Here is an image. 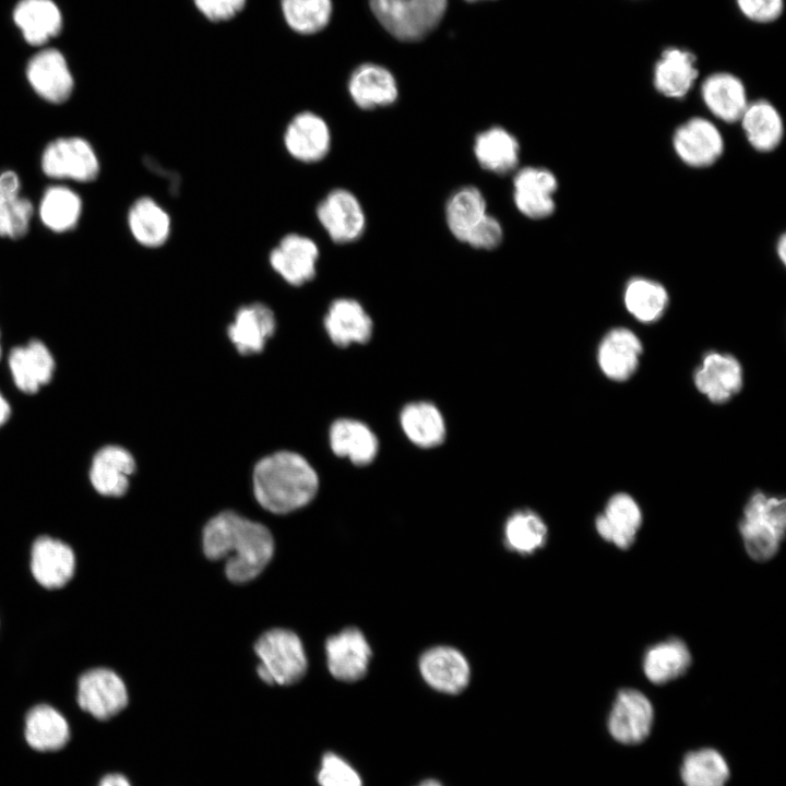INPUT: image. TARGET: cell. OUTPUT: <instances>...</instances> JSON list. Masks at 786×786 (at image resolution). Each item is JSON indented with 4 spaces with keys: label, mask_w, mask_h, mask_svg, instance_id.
<instances>
[{
    "label": "cell",
    "mask_w": 786,
    "mask_h": 786,
    "mask_svg": "<svg viewBox=\"0 0 786 786\" xmlns=\"http://www.w3.org/2000/svg\"><path fill=\"white\" fill-rule=\"evenodd\" d=\"M203 551L211 560H225L228 580L246 583L255 579L271 561L274 539L263 524L225 511L205 525Z\"/></svg>",
    "instance_id": "obj_1"
},
{
    "label": "cell",
    "mask_w": 786,
    "mask_h": 786,
    "mask_svg": "<svg viewBox=\"0 0 786 786\" xmlns=\"http://www.w3.org/2000/svg\"><path fill=\"white\" fill-rule=\"evenodd\" d=\"M253 489L262 508L275 514H285L313 500L319 478L300 454L281 451L258 462L253 471Z\"/></svg>",
    "instance_id": "obj_2"
},
{
    "label": "cell",
    "mask_w": 786,
    "mask_h": 786,
    "mask_svg": "<svg viewBox=\"0 0 786 786\" xmlns=\"http://www.w3.org/2000/svg\"><path fill=\"white\" fill-rule=\"evenodd\" d=\"M785 531V498L754 491L739 522V533L749 557L758 562L772 559L779 549Z\"/></svg>",
    "instance_id": "obj_3"
},
{
    "label": "cell",
    "mask_w": 786,
    "mask_h": 786,
    "mask_svg": "<svg viewBox=\"0 0 786 786\" xmlns=\"http://www.w3.org/2000/svg\"><path fill=\"white\" fill-rule=\"evenodd\" d=\"M260 658L257 672L269 684L289 686L306 674L307 657L299 636L290 630L272 629L254 644Z\"/></svg>",
    "instance_id": "obj_4"
},
{
    "label": "cell",
    "mask_w": 786,
    "mask_h": 786,
    "mask_svg": "<svg viewBox=\"0 0 786 786\" xmlns=\"http://www.w3.org/2000/svg\"><path fill=\"white\" fill-rule=\"evenodd\" d=\"M382 26L401 40H418L442 19L446 0H370Z\"/></svg>",
    "instance_id": "obj_5"
},
{
    "label": "cell",
    "mask_w": 786,
    "mask_h": 786,
    "mask_svg": "<svg viewBox=\"0 0 786 786\" xmlns=\"http://www.w3.org/2000/svg\"><path fill=\"white\" fill-rule=\"evenodd\" d=\"M40 166L49 178L71 179L79 182L94 181L100 168L93 146L80 136L51 141L41 154Z\"/></svg>",
    "instance_id": "obj_6"
},
{
    "label": "cell",
    "mask_w": 786,
    "mask_h": 786,
    "mask_svg": "<svg viewBox=\"0 0 786 786\" xmlns=\"http://www.w3.org/2000/svg\"><path fill=\"white\" fill-rule=\"evenodd\" d=\"M128 701L123 680L111 669L92 668L79 678L76 702L81 710L98 720L112 718L128 705Z\"/></svg>",
    "instance_id": "obj_7"
},
{
    "label": "cell",
    "mask_w": 786,
    "mask_h": 786,
    "mask_svg": "<svg viewBox=\"0 0 786 786\" xmlns=\"http://www.w3.org/2000/svg\"><path fill=\"white\" fill-rule=\"evenodd\" d=\"M321 227L335 243H350L366 229V214L358 198L346 189L330 191L317 205Z\"/></svg>",
    "instance_id": "obj_8"
},
{
    "label": "cell",
    "mask_w": 786,
    "mask_h": 786,
    "mask_svg": "<svg viewBox=\"0 0 786 786\" xmlns=\"http://www.w3.org/2000/svg\"><path fill=\"white\" fill-rule=\"evenodd\" d=\"M418 668L421 678L430 688L452 695L463 692L472 676L466 656L449 645L427 648L419 657Z\"/></svg>",
    "instance_id": "obj_9"
},
{
    "label": "cell",
    "mask_w": 786,
    "mask_h": 786,
    "mask_svg": "<svg viewBox=\"0 0 786 786\" xmlns=\"http://www.w3.org/2000/svg\"><path fill=\"white\" fill-rule=\"evenodd\" d=\"M654 708L648 698L635 689L618 692L608 716V730L620 743L642 742L651 731Z\"/></svg>",
    "instance_id": "obj_10"
},
{
    "label": "cell",
    "mask_w": 786,
    "mask_h": 786,
    "mask_svg": "<svg viewBox=\"0 0 786 786\" xmlns=\"http://www.w3.org/2000/svg\"><path fill=\"white\" fill-rule=\"evenodd\" d=\"M693 383L710 402L723 404L741 391L743 369L734 355L710 350L694 371Z\"/></svg>",
    "instance_id": "obj_11"
},
{
    "label": "cell",
    "mask_w": 786,
    "mask_h": 786,
    "mask_svg": "<svg viewBox=\"0 0 786 786\" xmlns=\"http://www.w3.org/2000/svg\"><path fill=\"white\" fill-rule=\"evenodd\" d=\"M325 653L330 674L345 682L362 679L368 672L372 657L367 638L354 627L345 628L330 636L325 642Z\"/></svg>",
    "instance_id": "obj_12"
},
{
    "label": "cell",
    "mask_w": 786,
    "mask_h": 786,
    "mask_svg": "<svg viewBox=\"0 0 786 786\" xmlns=\"http://www.w3.org/2000/svg\"><path fill=\"white\" fill-rule=\"evenodd\" d=\"M283 143L290 157L300 163L313 164L329 154L332 145L331 129L323 117L305 110L288 121Z\"/></svg>",
    "instance_id": "obj_13"
},
{
    "label": "cell",
    "mask_w": 786,
    "mask_h": 786,
    "mask_svg": "<svg viewBox=\"0 0 786 786\" xmlns=\"http://www.w3.org/2000/svg\"><path fill=\"white\" fill-rule=\"evenodd\" d=\"M319 255V247L312 238L290 233L273 247L269 262L285 282L301 286L315 276Z\"/></svg>",
    "instance_id": "obj_14"
},
{
    "label": "cell",
    "mask_w": 786,
    "mask_h": 786,
    "mask_svg": "<svg viewBox=\"0 0 786 786\" xmlns=\"http://www.w3.org/2000/svg\"><path fill=\"white\" fill-rule=\"evenodd\" d=\"M677 156L686 165L695 168L716 163L724 152V139L710 120L694 117L679 126L672 135Z\"/></svg>",
    "instance_id": "obj_15"
},
{
    "label": "cell",
    "mask_w": 786,
    "mask_h": 786,
    "mask_svg": "<svg viewBox=\"0 0 786 786\" xmlns=\"http://www.w3.org/2000/svg\"><path fill=\"white\" fill-rule=\"evenodd\" d=\"M557 189L558 180L549 169L523 167L513 178L514 204L528 218H546L555 212L553 195Z\"/></svg>",
    "instance_id": "obj_16"
},
{
    "label": "cell",
    "mask_w": 786,
    "mask_h": 786,
    "mask_svg": "<svg viewBox=\"0 0 786 786\" xmlns=\"http://www.w3.org/2000/svg\"><path fill=\"white\" fill-rule=\"evenodd\" d=\"M643 352L642 342L630 329L618 326L609 330L597 347V365L611 381L629 380L638 370Z\"/></svg>",
    "instance_id": "obj_17"
},
{
    "label": "cell",
    "mask_w": 786,
    "mask_h": 786,
    "mask_svg": "<svg viewBox=\"0 0 786 786\" xmlns=\"http://www.w3.org/2000/svg\"><path fill=\"white\" fill-rule=\"evenodd\" d=\"M29 569L40 586L58 590L72 579L75 571V555L62 540L40 536L32 545Z\"/></svg>",
    "instance_id": "obj_18"
},
{
    "label": "cell",
    "mask_w": 786,
    "mask_h": 786,
    "mask_svg": "<svg viewBox=\"0 0 786 786\" xmlns=\"http://www.w3.org/2000/svg\"><path fill=\"white\" fill-rule=\"evenodd\" d=\"M27 80L35 93L52 104H62L73 91V78L62 53L45 49L36 53L26 68Z\"/></svg>",
    "instance_id": "obj_19"
},
{
    "label": "cell",
    "mask_w": 786,
    "mask_h": 786,
    "mask_svg": "<svg viewBox=\"0 0 786 786\" xmlns=\"http://www.w3.org/2000/svg\"><path fill=\"white\" fill-rule=\"evenodd\" d=\"M642 511L636 500L627 492L612 495L595 519L598 535L620 549L634 543L642 525Z\"/></svg>",
    "instance_id": "obj_20"
},
{
    "label": "cell",
    "mask_w": 786,
    "mask_h": 786,
    "mask_svg": "<svg viewBox=\"0 0 786 786\" xmlns=\"http://www.w3.org/2000/svg\"><path fill=\"white\" fill-rule=\"evenodd\" d=\"M330 340L338 347L366 344L373 334V321L361 303L352 298L335 299L324 317Z\"/></svg>",
    "instance_id": "obj_21"
},
{
    "label": "cell",
    "mask_w": 786,
    "mask_h": 786,
    "mask_svg": "<svg viewBox=\"0 0 786 786\" xmlns=\"http://www.w3.org/2000/svg\"><path fill=\"white\" fill-rule=\"evenodd\" d=\"M23 735L26 743L38 752L63 749L71 739L69 722L52 705L40 703L31 707L24 718Z\"/></svg>",
    "instance_id": "obj_22"
},
{
    "label": "cell",
    "mask_w": 786,
    "mask_h": 786,
    "mask_svg": "<svg viewBox=\"0 0 786 786\" xmlns=\"http://www.w3.org/2000/svg\"><path fill=\"white\" fill-rule=\"evenodd\" d=\"M348 92L355 105L365 110L390 106L398 96L393 74L374 63H364L354 70Z\"/></svg>",
    "instance_id": "obj_23"
},
{
    "label": "cell",
    "mask_w": 786,
    "mask_h": 786,
    "mask_svg": "<svg viewBox=\"0 0 786 786\" xmlns=\"http://www.w3.org/2000/svg\"><path fill=\"white\" fill-rule=\"evenodd\" d=\"M330 445L335 455L348 458L356 466L371 464L379 453V440L373 430L365 422L340 418L329 432Z\"/></svg>",
    "instance_id": "obj_24"
},
{
    "label": "cell",
    "mask_w": 786,
    "mask_h": 786,
    "mask_svg": "<svg viewBox=\"0 0 786 786\" xmlns=\"http://www.w3.org/2000/svg\"><path fill=\"white\" fill-rule=\"evenodd\" d=\"M273 311L261 302L241 307L228 326V336L241 355L260 353L275 332Z\"/></svg>",
    "instance_id": "obj_25"
},
{
    "label": "cell",
    "mask_w": 786,
    "mask_h": 786,
    "mask_svg": "<svg viewBox=\"0 0 786 786\" xmlns=\"http://www.w3.org/2000/svg\"><path fill=\"white\" fill-rule=\"evenodd\" d=\"M134 469V458L127 450L118 445H108L94 456L90 478L98 493L121 497L129 488V477Z\"/></svg>",
    "instance_id": "obj_26"
},
{
    "label": "cell",
    "mask_w": 786,
    "mask_h": 786,
    "mask_svg": "<svg viewBox=\"0 0 786 786\" xmlns=\"http://www.w3.org/2000/svg\"><path fill=\"white\" fill-rule=\"evenodd\" d=\"M701 95L706 108L728 123L739 121L748 105L742 81L728 72L708 75L702 83Z\"/></svg>",
    "instance_id": "obj_27"
},
{
    "label": "cell",
    "mask_w": 786,
    "mask_h": 786,
    "mask_svg": "<svg viewBox=\"0 0 786 786\" xmlns=\"http://www.w3.org/2000/svg\"><path fill=\"white\" fill-rule=\"evenodd\" d=\"M398 420L405 437L418 448H437L445 440V419L438 406L431 402L415 401L406 404Z\"/></svg>",
    "instance_id": "obj_28"
},
{
    "label": "cell",
    "mask_w": 786,
    "mask_h": 786,
    "mask_svg": "<svg viewBox=\"0 0 786 786\" xmlns=\"http://www.w3.org/2000/svg\"><path fill=\"white\" fill-rule=\"evenodd\" d=\"M695 60L689 50L677 47L665 49L654 67L655 88L666 97H684L698 78Z\"/></svg>",
    "instance_id": "obj_29"
},
{
    "label": "cell",
    "mask_w": 786,
    "mask_h": 786,
    "mask_svg": "<svg viewBox=\"0 0 786 786\" xmlns=\"http://www.w3.org/2000/svg\"><path fill=\"white\" fill-rule=\"evenodd\" d=\"M9 366L15 385L25 393H35L50 381L55 361L48 348L34 340L11 350Z\"/></svg>",
    "instance_id": "obj_30"
},
{
    "label": "cell",
    "mask_w": 786,
    "mask_h": 786,
    "mask_svg": "<svg viewBox=\"0 0 786 786\" xmlns=\"http://www.w3.org/2000/svg\"><path fill=\"white\" fill-rule=\"evenodd\" d=\"M127 222L132 237L146 248L162 247L171 234L170 215L151 196H141L132 203Z\"/></svg>",
    "instance_id": "obj_31"
},
{
    "label": "cell",
    "mask_w": 786,
    "mask_h": 786,
    "mask_svg": "<svg viewBox=\"0 0 786 786\" xmlns=\"http://www.w3.org/2000/svg\"><path fill=\"white\" fill-rule=\"evenodd\" d=\"M473 150L478 164L493 174H509L519 165L520 144L504 128L491 127L479 132Z\"/></svg>",
    "instance_id": "obj_32"
},
{
    "label": "cell",
    "mask_w": 786,
    "mask_h": 786,
    "mask_svg": "<svg viewBox=\"0 0 786 786\" xmlns=\"http://www.w3.org/2000/svg\"><path fill=\"white\" fill-rule=\"evenodd\" d=\"M21 182L16 172H0V237L20 239L29 228L33 203L20 195Z\"/></svg>",
    "instance_id": "obj_33"
},
{
    "label": "cell",
    "mask_w": 786,
    "mask_h": 786,
    "mask_svg": "<svg viewBox=\"0 0 786 786\" xmlns=\"http://www.w3.org/2000/svg\"><path fill=\"white\" fill-rule=\"evenodd\" d=\"M739 121L748 142L759 152L775 150L783 139L782 117L767 100L748 103Z\"/></svg>",
    "instance_id": "obj_34"
},
{
    "label": "cell",
    "mask_w": 786,
    "mask_h": 786,
    "mask_svg": "<svg viewBox=\"0 0 786 786\" xmlns=\"http://www.w3.org/2000/svg\"><path fill=\"white\" fill-rule=\"evenodd\" d=\"M691 660L687 644L678 638H670L647 648L643 671L651 682L663 684L683 675Z\"/></svg>",
    "instance_id": "obj_35"
},
{
    "label": "cell",
    "mask_w": 786,
    "mask_h": 786,
    "mask_svg": "<svg viewBox=\"0 0 786 786\" xmlns=\"http://www.w3.org/2000/svg\"><path fill=\"white\" fill-rule=\"evenodd\" d=\"M24 38L32 45H40L61 28V13L51 0H21L13 13Z\"/></svg>",
    "instance_id": "obj_36"
},
{
    "label": "cell",
    "mask_w": 786,
    "mask_h": 786,
    "mask_svg": "<svg viewBox=\"0 0 786 786\" xmlns=\"http://www.w3.org/2000/svg\"><path fill=\"white\" fill-rule=\"evenodd\" d=\"M548 527L543 517L529 509L514 511L503 525V543L508 550L531 556L547 543Z\"/></svg>",
    "instance_id": "obj_37"
},
{
    "label": "cell",
    "mask_w": 786,
    "mask_h": 786,
    "mask_svg": "<svg viewBox=\"0 0 786 786\" xmlns=\"http://www.w3.org/2000/svg\"><path fill=\"white\" fill-rule=\"evenodd\" d=\"M488 215L486 199L475 187L456 190L445 205V221L452 235L464 242L466 237Z\"/></svg>",
    "instance_id": "obj_38"
},
{
    "label": "cell",
    "mask_w": 786,
    "mask_h": 786,
    "mask_svg": "<svg viewBox=\"0 0 786 786\" xmlns=\"http://www.w3.org/2000/svg\"><path fill=\"white\" fill-rule=\"evenodd\" d=\"M627 311L641 323H654L665 313L669 296L660 283L646 278H631L623 290Z\"/></svg>",
    "instance_id": "obj_39"
},
{
    "label": "cell",
    "mask_w": 786,
    "mask_h": 786,
    "mask_svg": "<svg viewBox=\"0 0 786 786\" xmlns=\"http://www.w3.org/2000/svg\"><path fill=\"white\" fill-rule=\"evenodd\" d=\"M81 212V198L64 186L48 187L38 207L41 223L55 233L73 229L79 223Z\"/></svg>",
    "instance_id": "obj_40"
},
{
    "label": "cell",
    "mask_w": 786,
    "mask_h": 786,
    "mask_svg": "<svg viewBox=\"0 0 786 786\" xmlns=\"http://www.w3.org/2000/svg\"><path fill=\"white\" fill-rule=\"evenodd\" d=\"M680 773L684 786H725L730 774L725 758L710 748L689 752Z\"/></svg>",
    "instance_id": "obj_41"
},
{
    "label": "cell",
    "mask_w": 786,
    "mask_h": 786,
    "mask_svg": "<svg viewBox=\"0 0 786 786\" xmlns=\"http://www.w3.org/2000/svg\"><path fill=\"white\" fill-rule=\"evenodd\" d=\"M287 24L300 34H314L323 29L332 14L331 0H282Z\"/></svg>",
    "instance_id": "obj_42"
},
{
    "label": "cell",
    "mask_w": 786,
    "mask_h": 786,
    "mask_svg": "<svg viewBox=\"0 0 786 786\" xmlns=\"http://www.w3.org/2000/svg\"><path fill=\"white\" fill-rule=\"evenodd\" d=\"M318 782L320 786H362L358 773L332 752L322 758Z\"/></svg>",
    "instance_id": "obj_43"
},
{
    "label": "cell",
    "mask_w": 786,
    "mask_h": 786,
    "mask_svg": "<svg viewBox=\"0 0 786 786\" xmlns=\"http://www.w3.org/2000/svg\"><path fill=\"white\" fill-rule=\"evenodd\" d=\"M503 238V229L499 221L488 214L483 222L466 237L464 243L476 249L490 250L497 248Z\"/></svg>",
    "instance_id": "obj_44"
},
{
    "label": "cell",
    "mask_w": 786,
    "mask_h": 786,
    "mask_svg": "<svg viewBox=\"0 0 786 786\" xmlns=\"http://www.w3.org/2000/svg\"><path fill=\"white\" fill-rule=\"evenodd\" d=\"M740 12L757 23L777 20L784 10V0H736Z\"/></svg>",
    "instance_id": "obj_45"
},
{
    "label": "cell",
    "mask_w": 786,
    "mask_h": 786,
    "mask_svg": "<svg viewBox=\"0 0 786 786\" xmlns=\"http://www.w3.org/2000/svg\"><path fill=\"white\" fill-rule=\"evenodd\" d=\"M196 8L213 22L226 21L240 12L246 0H194Z\"/></svg>",
    "instance_id": "obj_46"
},
{
    "label": "cell",
    "mask_w": 786,
    "mask_h": 786,
    "mask_svg": "<svg viewBox=\"0 0 786 786\" xmlns=\"http://www.w3.org/2000/svg\"><path fill=\"white\" fill-rule=\"evenodd\" d=\"M97 786H131V783L120 773H109L99 779Z\"/></svg>",
    "instance_id": "obj_47"
},
{
    "label": "cell",
    "mask_w": 786,
    "mask_h": 786,
    "mask_svg": "<svg viewBox=\"0 0 786 786\" xmlns=\"http://www.w3.org/2000/svg\"><path fill=\"white\" fill-rule=\"evenodd\" d=\"M10 416V406L0 393V426H2Z\"/></svg>",
    "instance_id": "obj_48"
},
{
    "label": "cell",
    "mask_w": 786,
    "mask_h": 786,
    "mask_svg": "<svg viewBox=\"0 0 786 786\" xmlns=\"http://www.w3.org/2000/svg\"><path fill=\"white\" fill-rule=\"evenodd\" d=\"M777 253H778V257L781 258L782 262H785V260H786L785 259V254H786L785 235H782V237L777 241Z\"/></svg>",
    "instance_id": "obj_49"
},
{
    "label": "cell",
    "mask_w": 786,
    "mask_h": 786,
    "mask_svg": "<svg viewBox=\"0 0 786 786\" xmlns=\"http://www.w3.org/2000/svg\"><path fill=\"white\" fill-rule=\"evenodd\" d=\"M418 786H442V785H441L439 782L434 781V779H427V781L422 782V783H421L420 785H418Z\"/></svg>",
    "instance_id": "obj_50"
},
{
    "label": "cell",
    "mask_w": 786,
    "mask_h": 786,
    "mask_svg": "<svg viewBox=\"0 0 786 786\" xmlns=\"http://www.w3.org/2000/svg\"><path fill=\"white\" fill-rule=\"evenodd\" d=\"M466 1L473 2V1H477V0H466Z\"/></svg>",
    "instance_id": "obj_51"
},
{
    "label": "cell",
    "mask_w": 786,
    "mask_h": 786,
    "mask_svg": "<svg viewBox=\"0 0 786 786\" xmlns=\"http://www.w3.org/2000/svg\"><path fill=\"white\" fill-rule=\"evenodd\" d=\"M0 356H1V347H0Z\"/></svg>",
    "instance_id": "obj_52"
}]
</instances>
